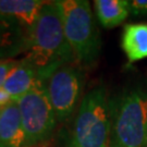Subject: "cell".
<instances>
[{
    "mask_svg": "<svg viewBox=\"0 0 147 147\" xmlns=\"http://www.w3.org/2000/svg\"><path fill=\"white\" fill-rule=\"evenodd\" d=\"M0 147H28L16 101L0 108Z\"/></svg>",
    "mask_w": 147,
    "mask_h": 147,
    "instance_id": "cell-7",
    "label": "cell"
},
{
    "mask_svg": "<svg viewBox=\"0 0 147 147\" xmlns=\"http://www.w3.org/2000/svg\"><path fill=\"white\" fill-rule=\"evenodd\" d=\"M18 61L19 60H16V59H3V60H0V88H2L7 76L9 75L11 70L18 64Z\"/></svg>",
    "mask_w": 147,
    "mask_h": 147,
    "instance_id": "cell-13",
    "label": "cell"
},
{
    "mask_svg": "<svg viewBox=\"0 0 147 147\" xmlns=\"http://www.w3.org/2000/svg\"><path fill=\"white\" fill-rule=\"evenodd\" d=\"M24 53V58L31 62L42 83L61 67L76 63L64 35L57 1H46L44 5L36 23L26 33Z\"/></svg>",
    "mask_w": 147,
    "mask_h": 147,
    "instance_id": "cell-1",
    "label": "cell"
},
{
    "mask_svg": "<svg viewBox=\"0 0 147 147\" xmlns=\"http://www.w3.org/2000/svg\"><path fill=\"white\" fill-rule=\"evenodd\" d=\"M26 32L13 19L0 14V60L25 51Z\"/></svg>",
    "mask_w": 147,
    "mask_h": 147,
    "instance_id": "cell-8",
    "label": "cell"
},
{
    "mask_svg": "<svg viewBox=\"0 0 147 147\" xmlns=\"http://www.w3.org/2000/svg\"><path fill=\"white\" fill-rule=\"evenodd\" d=\"M110 99L105 86L90 89L81 100L69 147H110Z\"/></svg>",
    "mask_w": 147,
    "mask_h": 147,
    "instance_id": "cell-4",
    "label": "cell"
},
{
    "mask_svg": "<svg viewBox=\"0 0 147 147\" xmlns=\"http://www.w3.org/2000/svg\"><path fill=\"white\" fill-rule=\"evenodd\" d=\"M45 3L42 0H0V14L13 19L27 33L36 23Z\"/></svg>",
    "mask_w": 147,
    "mask_h": 147,
    "instance_id": "cell-10",
    "label": "cell"
},
{
    "mask_svg": "<svg viewBox=\"0 0 147 147\" xmlns=\"http://www.w3.org/2000/svg\"><path fill=\"white\" fill-rule=\"evenodd\" d=\"M121 47L127 63L132 64L147 58V23L125 24L121 37Z\"/></svg>",
    "mask_w": 147,
    "mask_h": 147,
    "instance_id": "cell-11",
    "label": "cell"
},
{
    "mask_svg": "<svg viewBox=\"0 0 147 147\" xmlns=\"http://www.w3.org/2000/svg\"><path fill=\"white\" fill-rule=\"evenodd\" d=\"M28 147L46 142L53 135L57 117L46 89V83L38 82L16 100Z\"/></svg>",
    "mask_w": 147,
    "mask_h": 147,
    "instance_id": "cell-5",
    "label": "cell"
},
{
    "mask_svg": "<svg viewBox=\"0 0 147 147\" xmlns=\"http://www.w3.org/2000/svg\"><path fill=\"white\" fill-rule=\"evenodd\" d=\"M110 147H147V87L134 86L110 99Z\"/></svg>",
    "mask_w": 147,
    "mask_h": 147,
    "instance_id": "cell-2",
    "label": "cell"
},
{
    "mask_svg": "<svg viewBox=\"0 0 147 147\" xmlns=\"http://www.w3.org/2000/svg\"><path fill=\"white\" fill-rule=\"evenodd\" d=\"M130 14L134 16H147V0L129 1Z\"/></svg>",
    "mask_w": 147,
    "mask_h": 147,
    "instance_id": "cell-14",
    "label": "cell"
},
{
    "mask_svg": "<svg viewBox=\"0 0 147 147\" xmlns=\"http://www.w3.org/2000/svg\"><path fill=\"white\" fill-rule=\"evenodd\" d=\"M38 82L40 81L37 76L36 70L27 59L23 58L19 60L18 64L11 70L2 88L16 101L23 95L28 93Z\"/></svg>",
    "mask_w": 147,
    "mask_h": 147,
    "instance_id": "cell-9",
    "label": "cell"
},
{
    "mask_svg": "<svg viewBox=\"0 0 147 147\" xmlns=\"http://www.w3.org/2000/svg\"><path fill=\"white\" fill-rule=\"evenodd\" d=\"M85 75L82 68L68 64L57 70L46 82V89L57 120L64 122L81 104Z\"/></svg>",
    "mask_w": 147,
    "mask_h": 147,
    "instance_id": "cell-6",
    "label": "cell"
},
{
    "mask_svg": "<svg viewBox=\"0 0 147 147\" xmlns=\"http://www.w3.org/2000/svg\"><path fill=\"white\" fill-rule=\"evenodd\" d=\"M14 100L11 98V96L3 88H0V108H3L5 106H8Z\"/></svg>",
    "mask_w": 147,
    "mask_h": 147,
    "instance_id": "cell-15",
    "label": "cell"
},
{
    "mask_svg": "<svg viewBox=\"0 0 147 147\" xmlns=\"http://www.w3.org/2000/svg\"><path fill=\"white\" fill-rule=\"evenodd\" d=\"M63 31L81 68L93 67L99 58L101 38L90 5L86 0L57 1Z\"/></svg>",
    "mask_w": 147,
    "mask_h": 147,
    "instance_id": "cell-3",
    "label": "cell"
},
{
    "mask_svg": "<svg viewBox=\"0 0 147 147\" xmlns=\"http://www.w3.org/2000/svg\"><path fill=\"white\" fill-rule=\"evenodd\" d=\"M94 7L96 16L105 28L119 26L130 14L129 0H96Z\"/></svg>",
    "mask_w": 147,
    "mask_h": 147,
    "instance_id": "cell-12",
    "label": "cell"
}]
</instances>
